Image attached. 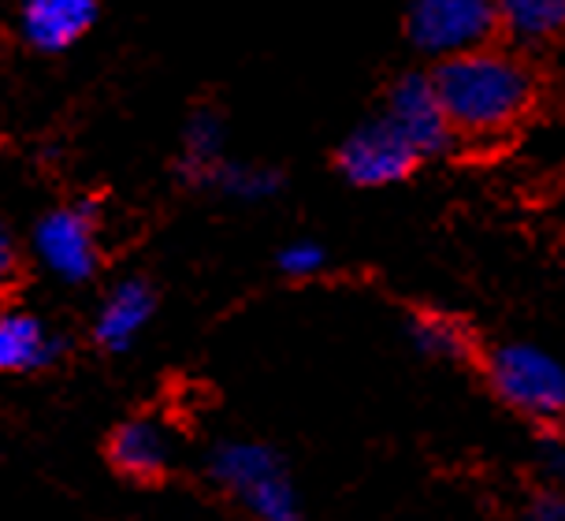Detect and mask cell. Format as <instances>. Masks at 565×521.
<instances>
[{
  "label": "cell",
  "instance_id": "1",
  "mask_svg": "<svg viewBox=\"0 0 565 521\" xmlns=\"http://www.w3.org/2000/svg\"><path fill=\"white\" fill-rule=\"evenodd\" d=\"M431 83L439 89L450 127L472 138H491L510 130L536 94L529 67L513 53H499L488 45L477 53L443 60Z\"/></svg>",
  "mask_w": 565,
  "mask_h": 521
},
{
  "label": "cell",
  "instance_id": "2",
  "mask_svg": "<svg viewBox=\"0 0 565 521\" xmlns=\"http://www.w3.org/2000/svg\"><path fill=\"white\" fill-rule=\"evenodd\" d=\"M209 474L254 521H306L287 466L271 447L254 439H227L212 450Z\"/></svg>",
  "mask_w": 565,
  "mask_h": 521
},
{
  "label": "cell",
  "instance_id": "3",
  "mask_svg": "<svg viewBox=\"0 0 565 521\" xmlns=\"http://www.w3.org/2000/svg\"><path fill=\"white\" fill-rule=\"evenodd\" d=\"M491 387L524 417L554 421L565 414V365L532 343H507L488 362Z\"/></svg>",
  "mask_w": 565,
  "mask_h": 521
},
{
  "label": "cell",
  "instance_id": "4",
  "mask_svg": "<svg viewBox=\"0 0 565 521\" xmlns=\"http://www.w3.org/2000/svg\"><path fill=\"white\" fill-rule=\"evenodd\" d=\"M499 30V0H413L409 38L428 56H461L488 45Z\"/></svg>",
  "mask_w": 565,
  "mask_h": 521
},
{
  "label": "cell",
  "instance_id": "5",
  "mask_svg": "<svg viewBox=\"0 0 565 521\" xmlns=\"http://www.w3.org/2000/svg\"><path fill=\"white\" fill-rule=\"evenodd\" d=\"M34 254L56 279L86 284L100 260L94 213L86 205H64L45 213L34 227Z\"/></svg>",
  "mask_w": 565,
  "mask_h": 521
},
{
  "label": "cell",
  "instance_id": "6",
  "mask_svg": "<svg viewBox=\"0 0 565 521\" xmlns=\"http://www.w3.org/2000/svg\"><path fill=\"white\" fill-rule=\"evenodd\" d=\"M420 153L398 135L387 119L358 127L339 149V168L358 187H387L406 179L417 168Z\"/></svg>",
  "mask_w": 565,
  "mask_h": 521
},
{
  "label": "cell",
  "instance_id": "7",
  "mask_svg": "<svg viewBox=\"0 0 565 521\" xmlns=\"http://www.w3.org/2000/svg\"><path fill=\"white\" fill-rule=\"evenodd\" d=\"M383 119H387V124L395 127L420 157L439 153L454 135L447 108H443V102H439V89L431 78H424V75L402 78V83L391 89Z\"/></svg>",
  "mask_w": 565,
  "mask_h": 521
},
{
  "label": "cell",
  "instance_id": "8",
  "mask_svg": "<svg viewBox=\"0 0 565 521\" xmlns=\"http://www.w3.org/2000/svg\"><path fill=\"white\" fill-rule=\"evenodd\" d=\"M19 34L42 53L75 45L94 26L97 0H19Z\"/></svg>",
  "mask_w": 565,
  "mask_h": 521
},
{
  "label": "cell",
  "instance_id": "9",
  "mask_svg": "<svg viewBox=\"0 0 565 521\" xmlns=\"http://www.w3.org/2000/svg\"><path fill=\"white\" fill-rule=\"evenodd\" d=\"M157 309L153 287L141 279H124L119 287L108 290V298L97 309L94 336L105 350H127L141 336V328L149 325Z\"/></svg>",
  "mask_w": 565,
  "mask_h": 521
},
{
  "label": "cell",
  "instance_id": "10",
  "mask_svg": "<svg viewBox=\"0 0 565 521\" xmlns=\"http://www.w3.org/2000/svg\"><path fill=\"white\" fill-rule=\"evenodd\" d=\"M108 458L124 477L135 480H153L171 462V439L164 425L153 417H138L116 428L113 444H108Z\"/></svg>",
  "mask_w": 565,
  "mask_h": 521
},
{
  "label": "cell",
  "instance_id": "11",
  "mask_svg": "<svg viewBox=\"0 0 565 521\" xmlns=\"http://www.w3.org/2000/svg\"><path fill=\"white\" fill-rule=\"evenodd\" d=\"M60 354V339L34 313H0V373H34Z\"/></svg>",
  "mask_w": 565,
  "mask_h": 521
},
{
  "label": "cell",
  "instance_id": "12",
  "mask_svg": "<svg viewBox=\"0 0 565 521\" xmlns=\"http://www.w3.org/2000/svg\"><path fill=\"white\" fill-rule=\"evenodd\" d=\"M499 30L518 45H547L565 34V0H499Z\"/></svg>",
  "mask_w": 565,
  "mask_h": 521
},
{
  "label": "cell",
  "instance_id": "13",
  "mask_svg": "<svg viewBox=\"0 0 565 521\" xmlns=\"http://www.w3.org/2000/svg\"><path fill=\"white\" fill-rule=\"evenodd\" d=\"M224 164V127L212 113L194 116V124L186 127V153L183 168L194 179H212Z\"/></svg>",
  "mask_w": 565,
  "mask_h": 521
},
{
  "label": "cell",
  "instance_id": "14",
  "mask_svg": "<svg viewBox=\"0 0 565 521\" xmlns=\"http://www.w3.org/2000/svg\"><path fill=\"white\" fill-rule=\"evenodd\" d=\"M224 194L242 198V202H257V198H268L276 190V176L265 172V168H249V164H220V172L212 176Z\"/></svg>",
  "mask_w": 565,
  "mask_h": 521
},
{
  "label": "cell",
  "instance_id": "15",
  "mask_svg": "<svg viewBox=\"0 0 565 521\" xmlns=\"http://www.w3.org/2000/svg\"><path fill=\"white\" fill-rule=\"evenodd\" d=\"M417 343L436 358H461L466 354V336L450 325V320H420L417 325Z\"/></svg>",
  "mask_w": 565,
  "mask_h": 521
},
{
  "label": "cell",
  "instance_id": "16",
  "mask_svg": "<svg viewBox=\"0 0 565 521\" xmlns=\"http://www.w3.org/2000/svg\"><path fill=\"white\" fill-rule=\"evenodd\" d=\"M324 260H328L324 246L309 243V238H298V243L282 246L279 268H282V276H290V279H309V276L324 273Z\"/></svg>",
  "mask_w": 565,
  "mask_h": 521
},
{
  "label": "cell",
  "instance_id": "17",
  "mask_svg": "<svg viewBox=\"0 0 565 521\" xmlns=\"http://www.w3.org/2000/svg\"><path fill=\"white\" fill-rule=\"evenodd\" d=\"M529 521H565V488L543 492L536 503L529 507Z\"/></svg>",
  "mask_w": 565,
  "mask_h": 521
},
{
  "label": "cell",
  "instance_id": "18",
  "mask_svg": "<svg viewBox=\"0 0 565 521\" xmlns=\"http://www.w3.org/2000/svg\"><path fill=\"white\" fill-rule=\"evenodd\" d=\"M19 273V254H15V238L12 232H8L4 224H0V290H4L8 284L15 279Z\"/></svg>",
  "mask_w": 565,
  "mask_h": 521
},
{
  "label": "cell",
  "instance_id": "19",
  "mask_svg": "<svg viewBox=\"0 0 565 521\" xmlns=\"http://www.w3.org/2000/svg\"><path fill=\"white\" fill-rule=\"evenodd\" d=\"M543 466H547L554 485L565 488V439H554V444L543 450Z\"/></svg>",
  "mask_w": 565,
  "mask_h": 521
}]
</instances>
